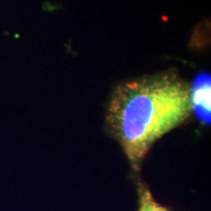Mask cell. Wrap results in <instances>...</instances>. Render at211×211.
Returning <instances> with one entry per match:
<instances>
[{
    "label": "cell",
    "instance_id": "6da1fadb",
    "mask_svg": "<svg viewBox=\"0 0 211 211\" xmlns=\"http://www.w3.org/2000/svg\"><path fill=\"white\" fill-rule=\"evenodd\" d=\"M190 112L189 84L167 70L119 84L108 102L107 125L138 169L153 144L185 121Z\"/></svg>",
    "mask_w": 211,
    "mask_h": 211
},
{
    "label": "cell",
    "instance_id": "7a4b0ae2",
    "mask_svg": "<svg viewBox=\"0 0 211 211\" xmlns=\"http://www.w3.org/2000/svg\"><path fill=\"white\" fill-rule=\"evenodd\" d=\"M211 76L209 72H200L195 77L190 88L191 111L199 121L210 124L211 120Z\"/></svg>",
    "mask_w": 211,
    "mask_h": 211
},
{
    "label": "cell",
    "instance_id": "3957f363",
    "mask_svg": "<svg viewBox=\"0 0 211 211\" xmlns=\"http://www.w3.org/2000/svg\"><path fill=\"white\" fill-rule=\"evenodd\" d=\"M139 209L138 211H169L155 201L151 192L147 188H140L139 190Z\"/></svg>",
    "mask_w": 211,
    "mask_h": 211
}]
</instances>
